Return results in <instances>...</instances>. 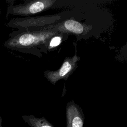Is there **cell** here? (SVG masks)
<instances>
[{
  "mask_svg": "<svg viewBox=\"0 0 127 127\" xmlns=\"http://www.w3.org/2000/svg\"><path fill=\"white\" fill-rule=\"evenodd\" d=\"M55 2V0H33L19 7L17 12L25 15L35 14L50 8Z\"/></svg>",
  "mask_w": 127,
  "mask_h": 127,
  "instance_id": "277c9868",
  "label": "cell"
},
{
  "mask_svg": "<svg viewBox=\"0 0 127 127\" xmlns=\"http://www.w3.org/2000/svg\"><path fill=\"white\" fill-rule=\"evenodd\" d=\"M67 127H82L83 120L79 108L74 103H70L66 108Z\"/></svg>",
  "mask_w": 127,
  "mask_h": 127,
  "instance_id": "5b68a950",
  "label": "cell"
},
{
  "mask_svg": "<svg viewBox=\"0 0 127 127\" xmlns=\"http://www.w3.org/2000/svg\"><path fill=\"white\" fill-rule=\"evenodd\" d=\"M62 40V38L61 36L55 35L52 37L49 42V43L48 44V48L49 49H52L58 46L61 44Z\"/></svg>",
  "mask_w": 127,
  "mask_h": 127,
  "instance_id": "52a82bcc",
  "label": "cell"
},
{
  "mask_svg": "<svg viewBox=\"0 0 127 127\" xmlns=\"http://www.w3.org/2000/svg\"><path fill=\"white\" fill-rule=\"evenodd\" d=\"M59 32L53 28L26 32L18 37L16 39V43L19 46L27 48L34 47L44 44L46 45L48 44L50 39Z\"/></svg>",
  "mask_w": 127,
  "mask_h": 127,
  "instance_id": "6da1fadb",
  "label": "cell"
},
{
  "mask_svg": "<svg viewBox=\"0 0 127 127\" xmlns=\"http://www.w3.org/2000/svg\"><path fill=\"white\" fill-rule=\"evenodd\" d=\"M53 27L59 32L66 33H71L76 35H85L91 29L92 26L82 24L75 20L67 19L62 22L53 26Z\"/></svg>",
  "mask_w": 127,
  "mask_h": 127,
  "instance_id": "3957f363",
  "label": "cell"
},
{
  "mask_svg": "<svg viewBox=\"0 0 127 127\" xmlns=\"http://www.w3.org/2000/svg\"><path fill=\"white\" fill-rule=\"evenodd\" d=\"M0 127H1V122L0 118Z\"/></svg>",
  "mask_w": 127,
  "mask_h": 127,
  "instance_id": "ba28073f",
  "label": "cell"
},
{
  "mask_svg": "<svg viewBox=\"0 0 127 127\" xmlns=\"http://www.w3.org/2000/svg\"><path fill=\"white\" fill-rule=\"evenodd\" d=\"M23 118L32 127H53L44 118L38 119L33 116L23 117Z\"/></svg>",
  "mask_w": 127,
  "mask_h": 127,
  "instance_id": "8992f818",
  "label": "cell"
},
{
  "mask_svg": "<svg viewBox=\"0 0 127 127\" xmlns=\"http://www.w3.org/2000/svg\"><path fill=\"white\" fill-rule=\"evenodd\" d=\"M79 60L80 58L77 56L76 53L72 57H66L58 70L56 71H46L44 73V76L53 85H55L59 80H66L76 69L77 63Z\"/></svg>",
  "mask_w": 127,
  "mask_h": 127,
  "instance_id": "7a4b0ae2",
  "label": "cell"
}]
</instances>
